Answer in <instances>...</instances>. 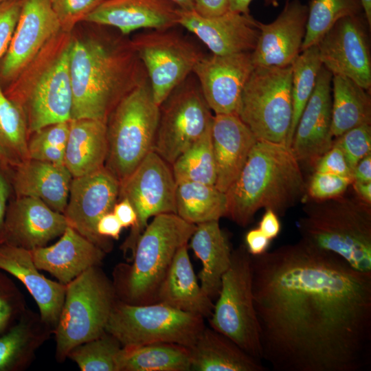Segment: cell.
<instances>
[{"label":"cell","instance_id":"cell-29","mask_svg":"<svg viewBox=\"0 0 371 371\" xmlns=\"http://www.w3.org/2000/svg\"><path fill=\"white\" fill-rule=\"evenodd\" d=\"M189 349L191 370L265 371L267 368L262 361L211 327L205 326Z\"/></svg>","mask_w":371,"mask_h":371},{"label":"cell","instance_id":"cell-52","mask_svg":"<svg viewBox=\"0 0 371 371\" xmlns=\"http://www.w3.org/2000/svg\"><path fill=\"white\" fill-rule=\"evenodd\" d=\"M123 227L131 228L137 221V215L131 203L126 198L120 199L115 204L113 211Z\"/></svg>","mask_w":371,"mask_h":371},{"label":"cell","instance_id":"cell-13","mask_svg":"<svg viewBox=\"0 0 371 371\" xmlns=\"http://www.w3.org/2000/svg\"><path fill=\"white\" fill-rule=\"evenodd\" d=\"M176 187L171 165L154 151L120 183L119 199H127L137 215L136 223L121 247L124 254H131V260L148 220L161 214H176Z\"/></svg>","mask_w":371,"mask_h":371},{"label":"cell","instance_id":"cell-19","mask_svg":"<svg viewBox=\"0 0 371 371\" xmlns=\"http://www.w3.org/2000/svg\"><path fill=\"white\" fill-rule=\"evenodd\" d=\"M333 74L322 65L314 90L296 126L291 148L300 164L315 168L333 146L331 134Z\"/></svg>","mask_w":371,"mask_h":371},{"label":"cell","instance_id":"cell-16","mask_svg":"<svg viewBox=\"0 0 371 371\" xmlns=\"http://www.w3.org/2000/svg\"><path fill=\"white\" fill-rule=\"evenodd\" d=\"M60 31L52 0H21L16 26L0 60L1 87L12 82Z\"/></svg>","mask_w":371,"mask_h":371},{"label":"cell","instance_id":"cell-58","mask_svg":"<svg viewBox=\"0 0 371 371\" xmlns=\"http://www.w3.org/2000/svg\"><path fill=\"white\" fill-rule=\"evenodd\" d=\"M363 13L369 27H371V0H361Z\"/></svg>","mask_w":371,"mask_h":371},{"label":"cell","instance_id":"cell-60","mask_svg":"<svg viewBox=\"0 0 371 371\" xmlns=\"http://www.w3.org/2000/svg\"><path fill=\"white\" fill-rule=\"evenodd\" d=\"M7 1V0H0V3L3 2V1Z\"/></svg>","mask_w":371,"mask_h":371},{"label":"cell","instance_id":"cell-26","mask_svg":"<svg viewBox=\"0 0 371 371\" xmlns=\"http://www.w3.org/2000/svg\"><path fill=\"white\" fill-rule=\"evenodd\" d=\"M54 245L31 250L39 270L67 285L90 267L100 266L105 252L69 225Z\"/></svg>","mask_w":371,"mask_h":371},{"label":"cell","instance_id":"cell-28","mask_svg":"<svg viewBox=\"0 0 371 371\" xmlns=\"http://www.w3.org/2000/svg\"><path fill=\"white\" fill-rule=\"evenodd\" d=\"M160 302L209 319L214 303L203 291L190 260L188 245L177 252L157 295Z\"/></svg>","mask_w":371,"mask_h":371},{"label":"cell","instance_id":"cell-23","mask_svg":"<svg viewBox=\"0 0 371 371\" xmlns=\"http://www.w3.org/2000/svg\"><path fill=\"white\" fill-rule=\"evenodd\" d=\"M179 8L170 0H106L83 21L128 34L140 28L166 30L178 25Z\"/></svg>","mask_w":371,"mask_h":371},{"label":"cell","instance_id":"cell-42","mask_svg":"<svg viewBox=\"0 0 371 371\" xmlns=\"http://www.w3.org/2000/svg\"><path fill=\"white\" fill-rule=\"evenodd\" d=\"M26 310L20 290L11 279L0 272V335L12 327Z\"/></svg>","mask_w":371,"mask_h":371},{"label":"cell","instance_id":"cell-56","mask_svg":"<svg viewBox=\"0 0 371 371\" xmlns=\"http://www.w3.org/2000/svg\"><path fill=\"white\" fill-rule=\"evenodd\" d=\"M252 0H229V10L242 14H249V5Z\"/></svg>","mask_w":371,"mask_h":371},{"label":"cell","instance_id":"cell-4","mask_svg":"<svg viewBox=\"0 0 371 371\" xmlns=\"http://www.w3.org/2000/svg\"><path fill=\"white\" fill-rule=\"evenodd\" d=\"M196 225L175 213L157 215L140 236L131 260L115 269L118 300L131 304L157 302L159 286L178 250L188 245Z\"/></svg>","mask_w":371,"mask_h":371},{"label":"cell","instance_id":"cell-17","mask_svg":"<svg viewBox=\"0 0 371 371\" xmlns=\"http://www.w3.org/2000/svg\"><path fill=\"white\" fill-rule=\"evenodd\" d=\"M120 183L104 166L86 175L73 177L63 212L67 223L105 253L111 249L109 238L96 230L99 219L113 211L119 198Z\"/></svg>","mask_w":371,"mask_h":371},{"label":"cell","instance_id":"cell-50","mask_svg":"<svg viewBox=\"0 0 371 371\" xmlns=\"http://www.w3.org/2000/svg\"><path fill=\"white\" fill-rule=\"evenodd\" d=\"M8 174L0 168V245L4 243V223L12 186Z\"/></svg>","mask_w":371,"mask_h":371},{"label":"cell","instance_id":"cell-20","mask_svg":"<svg viewBox=\"0 0 371 371\" xmlns=\"http://www.w3.org/2000/svg\"><path fill=\"white\" fill-rule=\"evenodd\" d=\"M178 25L196 35L216 55L251 52L260 35L258 21L249 14L229 10L205 17L180 8Z\"/></svg>","mask_w":371,"mask_h":371},{"label":"cell","instance_id":"cell-24","mask_svg":"<svg viewBox=\"0 0 371 371\" xmlns=\"http://www.w3.org/2000/svg\"><path fill=\"white\" fill-rule=\"evenodd\" d=\"M0 270L14 276L25 285L38 305L41 319L54 333L67 285L42 275L33 261L31 251L7 243L0 245Z\"/></svg>","mask_w":371,"mask_h":371},{"label":"cell","instance_id":"cell-15","mask_svg":"<svg viewBox=\"0 0 371 371\" xmlns=\"http://www.w3.org/2000/svg\"><path fill=\"white\" fill-rule=\"evenodd\" d=\"M368 27L364 14L346 16L337 21L316 45L322 65L333 76L347 77L370 91Z\"/></svg>","mask_w":371,"mask_h":371},{"label":"cell","instance_id":"cell-14","mask_svg":"<svg viewBox=\"0 0 371 371\" xmlns=\"http://www.w3.org/2000/svg\"><path fill=\"white\" fill-rule=\"evenodd\" d=\"M131 43L159 106L193 72L203 56L191 42L169 30L141 34Z\"/></svg>","mask_w":371,"mask_h":371},{"label":"cell","instance_id":"cell-55","mask_svg":"<svg viewBox=\"0 0 371 371\" xmlns=\"http://www.w3.org/2000/svg\"><path fill=\"white\" fill-rule=\"evenodd\" d=\"M353 188L357 197L368 204H371V182L361 183L353 181Z\"/></svg>","mask_w":371,"mask_h":371},{"label":"cell","instance_id":"cell-12","mask_svg":"<svg viewBox=\"0 0 371 371\" xmlns=\"http://www.w3.org/2000/svg\"><path fill=\"white\" fill-rule=\"evenodd\" d=\"M211 109L188 76L159 106L153 151L170 165L211 126Z\"/></svg>","mask_w":371,"mask_h":371},{"label":"cell","instance_id":"cell-54","mask_svg":"<svg viewBox=\"0 0 371 371\" xmlns=\"http://www.w3.org/2000/svg\"><path fill=\"white\" fill-rule=\"evenodd\" d=\"M353 181L361 183L371 182V154L363 157L352 170Z\"/></svg>","mask_w":371,"mask_h":371},{"label":"cell","instance_id":"cell-31","mask_svg":"<svg viewBox=\"0 0 371 371\" xmlns=\"http://www.w3.org/2000/svg\"><path fill=\"white\" fill-rule=\"evenodd\" d=\"M106 155L105 122L93 119L69 120L64 165L73 177L84 176L104 167Z\"/></svg>","mask_w":371,"mask_h":371},{"label":"cell","instance_id":"cell-33","mask_svg":"<svg viewBox=\"0 0 371 371\" xmlns=\"http://www.w3.org/2000/svg\"><path fill=\"white\" fill-rule=\"evenodd\" d=\"M370 124V91L347 77L333 76L332 136L337 137L351 128Z\"/></svg>","mask_w":371,"mask_h":371},{"label":"cell","instance_id":"cell-32","mask_svg":"<svg viewBox=\"0 0 371 371\" xmlns=\"http://www.w3.org/2000/svg\"><path fill=\"white\" fill-rule=\"evenodd\" d=\"M52 329L38 315L26 310L19 320L0 335V371H20L28 366L36 350Z\"/></svg>","mask_w":371,"mask_h":371},{"label":"cell","instance_id":"cell-30","mask_svg":"<svg viewBox=\"0 0 371 371\" xmlns=\"http://www.w3.org/2000/svg\"><path fill=\"white\" fill-rule=\"evenodd\" d=\"M190 247L201 260L200 285L212 300L218 296L223 274L231 262L232 250L228 238L218 221L196 225L190 239Z\"/></svg>","mask_w":371,"mask_h":371},{"label":"cell","instance_id":"cell-8","mask_svg":"<svg viewBox=\"0 0 371 371\" xmlns=\"http://www.w3.org/2000/svg\"><path fill=\"white\" fill-rule=\"evenodd\" d=\"M117 300L113 282L100 266L89 268L68 283L54 331L56 359L64 361L74 348L105 333Z\"/></svg>","mask_w":371,"mask_h":371},{"label":"cell","instance_id":"cell-25","mask_svg":"<svg viewBox=\"0 0 371 371\" xmlns=\"http://www.w3.org/2000/svg\"><path fill=\"white\" fill-rule=\"evenodd\" d=\"M211 136L216 171L214 186L225 193L258 139L236 113L214 114Z\"/></svg>","mask_w":371,"mask_h":371},{"label":"cell","instance_id":"cell-34","mask_svg":"<svg viewBox=\"0 0 371 371\" xmlns=\"http://www.w3.org/2000/svg\"><path fill=\"white\" fill-rule=\"evenodd\" d=\"M189 348L174 343L155 342L123 347L119 371H190Z\"/></svg>","mask_w":371,"mask_h":371},{"label":"cell","instance_id":"cell-43","mask_svg":"<svg viewBox=\"0 0 371 371\" xmlns=\"http://www.w3.org/2000/svg\"><path fill=\"white\" fill-rule=\"evenodd\" d=\"M336 138L333 143L342 150L352 173L359 161L371 154V126L355 127Z\"/></svg>","mask_w":371,"mask_h":371},{"label":"cell","instance_id":"cell-18","mask_svg":"<svg viewBox=\"0 0 371 371\" xmlns=\"http://www.w3.org/2000/svg\"><path fill=\"white\" fill-rule=\"evenodd\" d=\"M254 65L251 52L203 56L193 72L201 93L215 114L236 113L243 88Z\"/></svg>","mask_w":371,"mask_h":371},{"label":"cell","instance_id":"cell-61","mask_svg":"<svg viewBox=\"0 0 371 371\" xmlns=\"http://www.w3.org/2000/svg\"><path fill=\"white\" fill-rule=\"evenodd\" d=\"M101 1H106V0H101Z\"/></svg>","mask_w":371,"mask_h":371},{"label":"cell","instance_id":"cell-10","mask_svg":"<svg viewBox=\"0 0 371 371\" xmlns=\"http://www.w3.org/2000/svg\"><path fill=\"white\" fill-rule=\"evenodd\" d=\"M292 65L254 67L241 93L236 114L258 140L286 144L291 127Z\"/></svg>","mask_w":371,"mask_h":371},{"label":"cell","instance_id":"cell-5","mask_svg":"<svg viewBox=\"0 0 371 371\" xmlns=\"http://www.w3.org/2000/svg\"><path fill=\"white\" fill-rule=\"evenodd\" d=\"M304 212L297 223L301 240L371 273L370 204L343 194L307 203Z\"/></svg>","mask_w":371,"mask_h":371},{"label":"cell","instance_id":"cell-49","mask_svg":"<svg viewBox=\"0 0 371 371\" xmlns=\"http://www.w3.org/2000/svg\"><path fill=\"white\" fill-rule=\"evenodd\" d=\"M194 1V11L202 16H218L229 11V0Z\"/></svg>","mask_w":371,"mask_h":371},{"label":"cell","instance_id":"cell-41","mask_svg":"<svg viewBox=\"0 0 371 371\" xmlns=\"http://www.w3.org/2000/svg\"><path fill=\"white\" fill-rule=\"evenodd\" d=\"M69 121L53 124L32 133L28 139L29 159L64 164Z\"/></svg>","mask_w":371,"mask_h":371},{"label":"cell","instance_id":"cell-22","mask_svg":"<svg viewBox=\"0 0 371 371\" xmlns=\"http://www.w3.org/2000/svg\"><path fill=\"white\" fill-rule=\"evenodd\" d=\"M69 226L63 213L41 200L15 196L9 201L4 223V243L27 250L44 247Z\"/></svg>","mask_w":371,"mask_h":371},{"label":"cell","instance_id":"cell-53","mask_svg":"<svg viewBox=\"0 0 371 371\" xmlns=\"http://www.w3.org/2000/svg\"><path fill=\"white\" fill-rule=\"evenodd\" d=\"M259 229L270 240L278 236L281 230L278 216L270 209H267L260 223Z\"/></svg>","mask_w":371,"mask_h":371},{"label":"cell","instance_id":"cell-38","mask_svg":"<svg viewBox=\"0 0 371 371\" xmlns=\"http://www.w3.org/2000/svg\"><path fill=\"white\" fill-rule=\"evenodd\" d=\"M322 65L317 45H313L301 52L292 64L293 114L286 142V145L289 147L291 146L300 115L314 90Z\"/></svg>","mask_w":371,"mask_h":371},{"label":"cell","instance_id":"cell-9","mask_svg":"<svg viewBox=\"0 0 371 371\" xmlns=\"http://www.w3.org/2000/svg\"><path fill=\"white\" fill-rule=\"evenodd\" d=\"M205 327L203 317L163 303L131 304L117 300L105 331L123 347L169 342L190 348Z\"/></svg>","mask_w":371,"mask_h":371},{"label":"cell","instance_id":"cell-7","mask_svg":"<svg viewBox=\"0 0 371 371\" xmlns=\"http://www.w3.org/2000/svg\"><path fill=\"white\" fill-rule=\"evenodd\" d=\"M159 118V106L148 80L127 93L109 114L104 167L120 183L153 151Z\"/></svg>","mask_w":371,"mask_h":371},{"label":"cell","instance_id":"cell-36","mask_svg":"<svg viewBox=\"0 0 371 371\" xmlns=\"http://www.w3.org/2000/svg\"><path fill=\"white\" fill-rule=\"evenodd\" d=\"M175 201L176 214L194 225L219 221L227 215L226 194L214 185L190 181L178 183Z\"/></svg>","mask_w":371,"mask_h":371},{"label":"cell","instance_id":"cell-57","mask_svg":"<svg viewBox=\"0 0 371 371\" xmlns=\"http://www.w3.org/2000/svg\"><path fill=\"white\" fill-rule=\"evenodd\" d=\"M184 10H194V0H170Z\"/></svg>","mask_w":371,"mask_h":371},{"label":"cell","instance_id":"cell-3","mask_svg":"<svg viewBox=\"0 0 371 371\" xmlns=\"http://www.w3.org/2000/svg\"><path fill=\"white\" fill-rule=\"evenodd\" d=\"M307 192L300 162L284 144L258 140L236 181L226 191V216L248 225L259 210L283 216Z\"/></svg>","mask_w":371,"mask_h":371},{"label":"cell","instance_id":"cell-11","mask_svg":"<svg viewBox=\"0 0 371 371\" xmlns=\"http://www.w3.org/2000/svg\"><path fill=\"white\" fill-rule=\"evenodd\" d=\"M251 263V254L246 247L232 251L229 267L223 276L221 290L208 319L211 328L262 361Z\"/></svg>","mask_w":371,"mask_h":371},{"label":"cell","instance_id":"cell-59","mask_svg":"<svg viewBox=\"0 0 371 371\" xmlns=\"http://www.w3.org/2000/svg\"><path fill=\"white\" fill-rule=\"evenodd\" d=\"M289 1V0H286ZM278 0H265V3L268 5H277Z\"/></svg>","mask_w":371,"mask_h":371},{"label":"cell","instance_id":"cell-2","mask_svg":"<svg viewBox=\"0 0 371 371\" xmlns=\"http://www.w3.org/2000/svg\"><path fill=\"white\" fill-rule=\"evenodd\" d=\"M71 120L106 123L117 104L147 81L146 69L131 41L92 37L70 41Z\"/></svg>","mask_w":371,"mask_h":371},{"label":"cell","instance_id":"cell-48","mask_svg":"<svg viewBox=\"0 0 371 371\" xmlns=\"http://www.w3.org/2000/svg\"><path fill=\"white\" fill-rule=\"evenodd\" d=\"M123 228L120 222L113 212L103 215L96 225L98 234L106 238L118 239Z\"/></svg>","mask_w":371,"mask_h":371},{"label":"cell","instance_id":"cell-44","mask_svg":"<svg viewBox=\"0 0 371 371\" xmlns=\"http://www.w3.org/2000/svg\"><path fill=\"white\" fill-rule=\"evenodd\" d=\"M101 0H52V8L60 24L61 31L69 33L79 21L93 10Z\"/></svg>","mask_w":371,"mask_h":371},{"label":"cell","instance_id":"cell-37","mask_svg":"<svg viewBox=\"0 0 371 371\" xmlns=\"http://www.w3.org/2000/svg\"><path fill=\"white\" fill-rule=\"evenodd\" d=\"M171 168L177 183L190 181L215 185L216 171L211 126L176 159Z\"/></svg>","mask_w":371,"mask_h":371},{"label":"cell","instance_id":"cell-40","mask_svg":"<svg viewBox=\"0 0 371 371\" xmlns=\"http://www.w3.org/2000/svg\"><path fill=\"white\" fill-rule=\"evenodd\" d=\"M122 346L105 331L100 337L74 348L67 357L82 371H119Z\"/></svg>","mask_w":371,"mask_h":371},{"label":"cell","instance_id":"cell-47","mask_svg":"<svg viewBox=\"0 0 371 371\" xmlns=\"http://www.w3.org/2000/svg\"><path fill=\"white\" fill-rule=\"evenodd\" d=\"M314 169L315 172L330 173L352 179V170L342 150L334 143L318 160Z\"/></svg>","mask_w":371,"mask_h":371},{"label":"cell","instance_id":"cell-27","mask_svg":"<svg viewBox=\"0 0 371 371\" xmlns=\"http://www.w3.org/2000/svg\"><path fill=\"white\" fill-rule=\"evenodd\" d=\"M72 179L64 164L29 159L12 170L10 181L15 196L38 199L63 214Z\"/></svg>","mask_w":371,"mask_h":371},{"label":"cell","instance_id":"cell-21","mask_svg":"<svg viewBox=\"0 0 371 371\" xmlns=\"http://www.w3.org/2000/svg\"><path fill=\"white\" fill-rule=\"evenodd\" d=\"M307 17V5L300 0H289L273 21H258L260 35L251 52L254 67L292 65L301 52Z\"/></svg>","mask_w":371,"mask_h":371},{"label":"cell","instance_id":"cell-39","mask_svg":"<svg viewBox=\"0 0 371 371\" xmlns=\"http://www.w3.org/2000/svg\"><path fill=\"white\" fill-rule=\"evenodd\" d=\"M361 14V0H311L301 52L316 45L339 19Z\"/></svg>","mask_w":371,"mask_h":371},{"label":"cell","instance_id":"cell-46","mask_svg":"<svg viewBox=\"0 0 371 371\" xmlns=\"http://www.w3.org/2000/svg\"><path fill=\"white\" fill-rule=\"evenodd\" d=\"M21 0L0 3V60L6 52L20 15Z\"/></svg>","mask_w":371,"mask_h":371},{"label":"cell","instance_id":"cell-1","mask_svg":"<svg viewBox=\"0 0 371 371\" xmlns=\"http://www.w3.org/2000/svg\"><path fill=\"white\" fill-rule=\"evenodd\" d=\"M262 360L276 371L371 366V273L302 240L251 256Z\"/></svg>","mask_w":371,"mask_h":371},{"label":"cell","instance_id":"cell-45","mask_svg":"<svg viewBox=\"0 0 371 371\" xmlns=\"http://www.w3.org/2000/svg\"><path fill=\"white\" fill-rule=\"evenodd\" d=\"M352 183L350 178L315 171L307 186V192L314 200L333 199L344 194Z\"/></svg>","mask_w":371,"mask_h":371},{"label":"cell","instance_id":"cell-51","mask_svg":"<svg viewBox=\"0 0 371 371\" xmlns=\"http://www.w3.org/2000/svg\"><path fill=\"white\" fill-rule=\"evenodd\" d=\"M271 240L259 228L249 230L245 236L246 248L251 256H258L266 252Z\"/></svg>","mask_w":371,"mask_h":371},{"label":"cell","instance_id":"cell-6","mask_svg":"<svg viewBox=\"0 0 371 371\" xmlns=\"http://www.w3.org/2000/svg\"><path fill=\"white\" fill-rule=\"evenodd\" d=\"M57 36L3 89L6 95L23 109L30 135L47 126L71 120V41L64 40L56 46Z\"/></svg>","mask_w":371,"mask_h":371},{"label":"cell","instance_id":"cell-35","mask_svg":"<svg viewBox=\"0 0 371 371\" xmlns=\"http://www.w3.org/2000/svg\"><path fill=\"white\" fill-rule=\"evenodd\" d=\"M29 135L23 109L0 85V168L7 174L29 159Z\"/></svg>","mask_w":371,"mask_h":371}]
</instances>
